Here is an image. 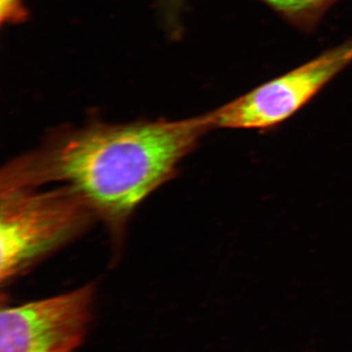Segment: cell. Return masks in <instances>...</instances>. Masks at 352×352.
Returning a JSON list of instances; mask_svg holds the SVG:
<instances>
[{
	"label": "cell",
	"mask_w": 352,
	"mask_h": 352,
	"mask_svg": "<svg viewBox=\"0 0 352 352\" xmlns=\"http://www.w3.org/2000/svg\"><path fill=\"white\" fill-rule=\"evenodd\" d=\"M94 284L0 314V352H75L92 316Z\"/></svg>",
	"instance_id": "277c9868"
},
{
	"label": "cell",
	"mask_w": 352,
	"mask_h": 352,
	"mask_svg": "<svg viewBox=\"0 0 352 352\" xmlns=\"http://www.w3.org/2000/svg\"><path fill=\"white\" fill-rule=\"evenodd\" d=\"M210 113L177 120L92 124L61 132L17 157L0 175V191L62 183L120 237L141 201L177 173L212 131Z\"/></svg>",
	"instance_id": "6da1fadb"
},
{
	"label": "cell",
	"mask_w": 352,
	"mask_h": 352,
	"mask_svg": "<svg viewBox=\"0 0 352 352\" xmlns=\"http://www.w3.org/2000/svg\"><path fill=\"white\" fill-rule=\"evenodd\" d=\"M284 20L303 32H311L329 9L340 0H261Z\"/></svg>",
	"instance_id": "5b68a950"
},
{
	"label": "cell",
	"mask_w": 352,
	"mask_h": 352,
	"mask_svg": "<svg viewBox=\"0 0 352 352\" xmlns=\"http://www.w3.org/2000/svg\"><path fill=\"white\" fill-rule=\"evenodd\" d=\"M94 210L67 186L0 191V281L9 283L85 232Z\"/></svg>",
	"instance_id": "7a4b0ae2"
},
{
	"label": "cell",
	"mask_w": 352,
	"mask_h": 352,
	"mask_svg": "<svg viewBox=\"0 0 352 352\" xmlns=\"http://www.w3.org/2000/svg\"><path fill=\"white\" fill-rule=\"evenodd\" d=\"M351 63L352 38L212 111V129H272L307 105Z\"/></svg>",
	"instance_id": "3957f363"
},
{
	"label": "cell",
	"mask_w": 352,
	"mask_h": 352,
	"mask_svg": "<svg viewBox=\"0 0 352 352\" xmlns=\"http://www.w3.org/2000/svg\"><path fill=\"white\" fill-rule=\"evenodd\" d=\"M2 23L17 22L25 16L24 0H0Z\"/></svg>",
	"instance_id": "8992f818"
}]
</instances>
